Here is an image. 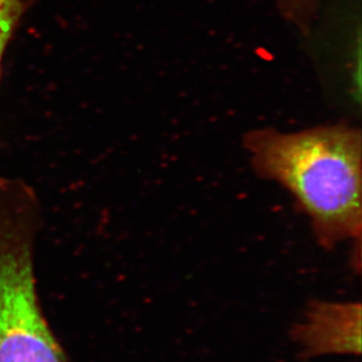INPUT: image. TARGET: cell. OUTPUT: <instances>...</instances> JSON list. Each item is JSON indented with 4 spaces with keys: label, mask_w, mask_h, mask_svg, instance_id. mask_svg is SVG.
Returning a JSON list of instances; mask_svg holds the SVG:
<instances>
[{
    "label": "cell",
    "mask_w": 362,
    "mask_h": 362,
    "mask_svg": "<svg viewBox=\"0 0 362 362\" xmlns=\"http://www.w3.org/2000/svg\"><path fill=\"white\" fill-rule=\"evenodd\" d=\"M259 177L277 182L308 216L319 245L361 242V133L340 126L298 133L250 132L244 140Z\"/></svg>",
    "instance_id": "cell-1"
},
{
    "label": "cell",
    "mask_w": 362,
    "mask_h": 362,
    "mask_svg": "<svg viewBox=\"0 0 362 362\" xmlns=\"http://www.w3.org/2000/svg\"><path fill=\"white\" fill-rule=\"evenodd\" d=\"M23 0H0V66L7 42L23 12Z\"/></svg>",
    "instance_id": "cell-4"
},
{
    "label": "cell",
    "mask_w": 362,
    "mask_h": 362,
    "mask_svg": "<svg viewBox=\"0 0 362 362\" xmlns=\"http://www.w3.org/2000/svg\"><path fill=\"white\" fill-rule=\"evenodd\" d=\"M291 338L305 358L328 354L360 356L361 305L315 300L303 322L291 331Z\"/></svg>",
    "instance_id": "cell-3"
},
{
    "label": "cell",
    "mask_w": 362,
    "mask_h": 362,
    "mask_svg": "<svg viewBox=\"0 0 362 362\" xmlns=\"http://www.w3.org/2000/svg\"><path fill=\"white\" fill-rule=\"evenodd\" d=\"M39 228L40 206L33 190L0 177V362H66L39 303Z\"/></svg>",
    "instance_id": "cell-2"
}]
</instances>
